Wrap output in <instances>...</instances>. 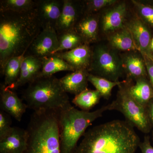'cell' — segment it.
<instances>
[{
	"mask_svg": "<svg viewBox=\"0 0 153 153\" xmlns=\"http://www.w3.org/2000/svg\"><path fill=\"white\" fill-rule=\"evenodd\" d=\"M42 28L36 9L18 13L0 11V70L11 57L25 55Z\"/></svg>",
	"mask_w": 153,
	"mask_h": 153,
	"instance_id": "1",
	"label": "cell"
},
{
	"mask_svg": "<svg viewBox=\"0 0 153 153\" xmlns=\"http://www.w3.org/2000/svg\"><path fill=\"white\" fill-rule=\"evenodd\" d=\"M140 143L133 126L114 120L88 129L73 153H135Z\"/></svg>",
	"mask_w": 153,
	"mask_h": 153,
	"instance_id": "2",
	"label": "cell"
},
{
	"mask_svg": "<svg viewBox=\"0 0 153 153\" xmlns=\"http://www.w3.org/2000/svg\"><path fill=\"white\" fill-rule=\"evenodd\" d=\"M59 110L34 111L26 129L27 142L23 153H61Z\"/></svg>",
	"mask_w": 153,
	"mask_h": 153,
	"instance_id": "3",
	"label": "cell"
},
{
	"mask_svg": "<svg viewBox=\"0 0 153 153\" xmlns=\"http://www.w3.org/2000/svg\"><path fill=\"white\" fill-rule=\"evenodd\" d=\"M108 105L94 111L78 110L71 103L58 112L61 153H73L79 139L95 120L108 110Z\"/></svg>",
	"mask_w": 153,
	"mask_h": 153,
	"instance_id": "4",
	"label": "cell"
},
{
	"mask_svg": "<svg viewBox=\"0 0 153 153\" xmlns=\"http://www.w3.org/2000/svg\"><path fill=\"white\" fill-rule=\"evenodd\" d=\"M22 97L34 111L59 110L71 103L59 79L54 75L37 77L28 84Z\"/></svg>",
	"mask_w": 153,
	"mask_h": 153,
	"instance_id": "5",
	"label": "cell"
},
{
	"mask_svg": "<svg viewBox=\"0 0 153 153\" xmlns=\"http://www.w3.org/2000/svg\"><path fill=\"white\" fill-rule=\"evenodd\" d=\"M117 98L108 104V110H116L124 116L126 120L144 133L152 129L145 107L134 99L128 90L126 80L119 85Z\"/></svg>",
	"mask_w": 153,
	"mask_h": 153,
	"instance_id": "6",
	"label": "cell"
},
{
	"mask_svg": "<svg viewBox=\"0 0 153 153\" xmlns=\"http://www.w3.org/2000/svg\"><path fill=\"white\" fill-rule=\"evenodd\" d=\"M90 74L111 81H120L124 70L121 57L113 50L102 45H97L92 49Z\"/></svg>",
	"mask_w": 153,
	"mask_h": 153,
	"instance_id": "7",
	"label": "cell"
},
{
	"mask_svg": "<svg viewBox=\"0 0 153 153\" xmlns=\"http://www.w3.org/2000/svg\"><path fill=\"white\" fill-rule=\"evenodd\" d=\"M59 45L58 36L55 29L45 28L34 39L25 55L42 59L53 55Z\"/></svg>",
	"mask_w": 153,
	"mask_h": 153,
	"instance_id": "8",
	"label": "cell"
},
{
	"mask_svg": "<svg viewBox=\"0 0 153 153\" xmlns=\"http://www.w3.org/2000/svg\"><path fill=\"white\" fill-rule=\"evenodd\" d=\"M125 26L131 34L138 51L144 58L153 60V55L150 49L152 38L147 25L140 19L135 18Z\"/></svg>",
	"mask_w": 153,
	"mask_h": 153,
	"instance_id": "9",
	"label": "cell"
},
{
	"mask_svg": "<svg viewBox=\"0 0 153 153\" xmlns=\"http://www.w3.org/2000/svg\"><path fill=\"white\" fill-rule=\"evenodd\" d=\"M62 13L55 25L57 36L74 30L75 25L83 16L82 2L63 0Z\"/></svg>",
	"mask_w": 153,
	"mask_h": 153,
	"instance_id": "10",
	"label": "cell"
},
{
	"mask_svg": "<svg viewBox=\"0 0 153 153\" xmlns=\"http://www.w3.org/2000/svg\"><path fill=\"white\" fill-rule=\"evenodd\" d=\"M63 3V0H36L35 9L42 30L47 27L55 29Z\"/></svg>",
	"mask_w": 153,
	"mask_h": 153,
	"instance_id": "11",
	"label": "cell"
},
{
	"mask_svg": "<svg viewBox=\"0 0 153 153\" xmlns=\"http://www.w3.org/2000/svg\"><path fill=\"white\" fill-rule=\"evenodd\" d=\"M54 55L65 60L75 71H88L91 62L92 48L88 44H83L72 50L58 52Z\"/></svg>",
	"mask_w": 153,
	"mask_h": 153,
	"instance_id": "12",
	"label": "cell"
},
{
	"mask_svg": "<svg viewBox=\"0 0 153 153\" xmlns=\"http://www.w3.org/2000/svg\"><path fill=\"white\" fill-rule=\"evenodd\" d=\"M126 14V6L124 3L118 4L105 11L100 19V25L102 32L110 34L125 27Z\"/></svg>",
	"mask_w": 153,
	"mask_h": 153,
	"instance_id": "13",
	"label": "cell"
},
{
	"mask_svg": "<svg viewBox=\"0 0 153 153\" xmlns=\"http://www.w3.org/2000/svg\"><path fill=\"white\" fill-rule=\"evenodd\" d=\"M1 110L4 111L20 122L22 117L28 108L27 105L22 101L16 93L4 85L1 90Z\"/></svg>",
	"mask_w": 153,
	"mask_h": 153,
	"instance_id": "14",
	"label": "cell"
},
{
	"mask_svg": "<svg viewBox=\"0 0 153 153\" xmlns=\"http://www.w3.org/2000/svg\"><path fill=\"white\" fill-rule=\"evenodd\" d=\"M27 137L26 129L12 127L0 139V153H23L27 147Z\"/></svg>",
	"mask_w": 153,
	"mask_h": 153,
	"instance_id": "15",
	"label": "cell"
},
{
	"mask_svg": "<svg viewBox=\"0 0 153 153\" xmlns=\"http://www.w3.org/2000/svg\"><path fill=\"white\" fill-rule=\"evenodd\" d=\"M100 18L98 14L83 15L74 30L82 38L84 44L89 45L98 39Z\"/></svg>",
	"mask_w": 153,
	"mask_h": 153,
	"instance_id": "16",
	"label": "cell"
},
{
	"mask_svg": "<svg viewBox=\"0 0 153 153\" xmlns=\"http://www.w3.org/2000/svg\"><path fill=\"white\" fill-rule=\"evenodd\" d=\"M124 72L128 80H135L141 77L147 78L148 74L144 59L141 53L132 51L121 57Z\"/></svg>",
	"mask_w": 153,
	"mask_h": 153,
	"instance_id": "17",
	"label": "cell"
},
{
	"mask_svg": "<svg viewBox=\"0 0 153 153\" xmlns=\"http://www.w3.org/2000/svg\"><path fill=\"white\" fill-rule=\"evenodd\" d=\"M89 74L87 70L72 71L59 79L60 85L66 93L77 95L87 89Z\"/></svg>",
	"mask_w": 153,
	"mask_h": 153,
	"instance_id": "18",
	"label": "cell"
},
{
	"mask_svg": "<svg viewBox=\"0 0 153 153\" xmlns=\"http://www.w3.org/2000/svg\"><path fill=\"white\" fill-rule=\"evenodd\" d=\"M133 85L131 80H126L128 90L131 96L140 104L146 107L153 99V88L149 81L146 77H141L135 80Z\"/></svg>",
	"mask_w": 153,
	"mask_h": 153,
	"instance_id": "19",
	"label": "cell"
},
{
	"mask_svg": "<svg viewBox=\"0 0 153 153\" xmlns=\"http://www.w3.org/2000/svg\"><path fill=\"white\" fill-rule=\"evenodd\" d=\"M108 39L110 44L114 49L128 52L138 51L131 34L126 26L110 33Z\"/></svg>",
	"mask_w": 153,
	"mask_h": 153,
	"instance_id": "20",
	"label": "cell"
},
{
	"mask_svg": "<svg viewBox=\"0 0 153 153\" xmlns=\"http://www.w3.org/2000/svg\"><path fill=\"white\" fill-rule=\"evenodd\" d=\"M41 59L42 68L38 77L52 76L60 71H75L65 60L56 55H53Z\"/></svg>",
	"mask_w": 153,
	"mask_h": 153,
	"instance_id": "21",
	"label": "cell"
},
{
	"mask_svg": "<svg viewBox=\"0 0 153 153\" xmlns=\"http://www.w3.org/2000/svg\"><path fill=\"white\" fill-rule=\"evenodd\" d=\"M25 55L11 57L7 62L1 74L4 75L3 85L11 89L16 83L21 73V65Z\"/></svg>",
	"mask_w": 153,
	"mask_h": 153,
	"instance_id": "22",
	"label": "cell"
},
{
	"mask_svg": "<svg viewBox=\"0 0 153 153\" xmlns=\"http://www.w3.org/2000/svg\"><path fill=\"white\" fill-rule=\"evenodd\" d=\"M101 97V94L97 90L87 88L75 95L72 102L81 110L89 111L98 104Z\"/></svg>",
	"mask_w": 153,
	"mask_h": 153,
	"instance_id": "23",
	"label": "cell"
},
{
	"mask_svg": "<svg viewBox=\"0 0 153 153\" xmlns=\"http://www.w3.org/2000/svg\"><path fill=\"white\" fill-rule=\"evenodd\" d=\"M59 47L54 54L75 49L84 44L82 38L75 30L67 31L58 35Z\"/></svg>",
	"mask_w": 153,
	"mask_h": 153,
	"instance_id": "24",
	"label": "cell"
},
{
	"mask_svg": "<svg viewBox=\"0 0 153 153\" xmlns=\"http://www.w3.org/2000/svg\"><path fill=\"white\" fill-rule=\"evenodd\" d=\"M88 81L94 86L96 90L100 92L102 97L106 100H108L110 97L113 88L115 86H118L123 82V81L117 82L111 81L90 73L88 74Z\"/></svg>",
	"mask_w": 153,
	"mask_h": 153,
	"instance_id": "25",
	"label": "cell"
},
{
	"mask_svg": "<svg viewBox=\"0 0 153 153\" xmlns=\"http://www.w3.org/2000/svg\"><path fill=\"white\" fill-rule=\"evenodd\" d=\"M36 0H1L0 11L22 13L35 8Z\"/></svg>",
	"mask_w": 153,
	"mask_h": 153,
	"instance_id": "26",
	"label": "cell"
},
{
	"mask_svg": "<svg viewBox=\"0 0 153 153\" xmlns=\"http://www.w3.org/2000/svg\"><path fill=\"white\" fill-rule=\"evenodd\" d=\"M42 66V60L38 58L27 70L21 72L19 79L11 89H17L36 79L41 72Z\"/></svg>",
	"mask_w": 153,
	"mask_h": 153,
	"instance_id": "27",
	"label": "cell"
},
{
	"mask_svg": "<svg viewBox=\"0 0 153 153\" xmlns=\"http://www.w3.org/2000/svg\"><path fill=\"white\" fill-rule=\"evenodd\" d=\"M116 0H89L82 2L83 15L97 14V12L106 7L116 4Z\"/></svg>",
	"mask_w": 153,
	"mask_h": 153,
	"instance_id": "28",
	"label": "cell"
},
{
	"mask_svg": "<svg viewBox=\"0 0 153 153\" xmlns=\"http://www.w3.org/2000/svg\"><path fill=\"white\" fill-rule=\"evenodd\" d=\"M139 14L140 18L147 25L153 28V7L132 1Z\"/></svg>",
	"mask_w": 153,
	"mask_h": 153,
	"instance_id": "29",
	"label": "cell"
},
{
	"mask_svg": "<svg viewBox=\"0 0 153 153\" xmlns=\"http://www.w3.org/2000/svg\"><path fill=\"white\" fill-rule=\"evenodd\" d=\"M11 117L4 111H0V139L4 137L12 128Z\"/></svg>",
	"mask_w": 153,
	"mask_h": 153,
	"instance_id": "30",
	"label": "cell"
},
{
	"mask_svg": "<svg viewBox=\"0 0 153 153\" xmlns=\"http://www.w3.org/2000/svg\"><path fill=\"white\" fill-rule=\"evenodd\" d=\"M139 147L142 153H153V147L151 145L149 136H145L143 141L140 143Z\"/></svg>",
	"mask_w": 153,
	"mask_h": 153,
	"instance_id": "31",
	"label": "cell"
},
{
	"mask_svg": "<svg viewBox=\"0 0 153 153\" xmlns=\"http://www.w3.org/2000/svg\"><path fill=\"white\" fill-rule=\"evenodd\" d=\"M149 82L153 88V60L144 58Z\"/></svg>",
	"mask_w": 153,
	"mask_h": 153,
	"instance_id": "32",
	"label": "cell"
},
{
	"mask_svg": "<svg viewBox=\"0 0 153 153\" xmlns=\"http://www.w3.org/2000/svg\"><path fill=\"white\" fill-rule=\"evenodd\" d=\"M149 121L152 127H153V99L145 107Z\"/></svg>",
	"mask_w": 153,
	"mask_h": 153,
	"instance_id": "33",
	"label": "cell"
},
{
	"mask_svg": "<svg viewBox=\"0 0 153 153\" xmlns=\"http://www.w3.org/2000/svg\"><path fill=\"white\" fill-rule=\"evenodd\" d=\"M150 49L151 52L152 54H153V36L152 38V40H151Z\"/></svg>",
	"mask_w": 153,
	"mask_h": 153,
	"instance_id": "34",
	"label": "cell"
}]
</instances>
